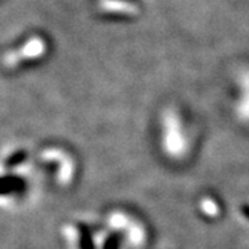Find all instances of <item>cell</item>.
Masks as SVG:
<instances>
[{
  "instance_id": "1",
  "label": "cell",
  "mask_w": 249,
  "mask_h": 249,
  "mask_svg": "<svg viewBox=\"0 0 249 249\" xmlns=\"http://www.w3.org/2000/svg\"><path fill=\"white\" fill-rule=\"evenodd\" d=\"M29 169L0 165V206L21 204L29 191Z\"/></svg>"
},
{
  "instance_id": "2",
  "label": "cell",
  "mask_w": 249,
  "mask_h": 249,
  "mask_svg": "<svg viewBox=\"0 0 249 249\" xmlns=\"http://www.w3.org/2000/svg\"><path fill=\"white\" fill-rule=\"evenodd\" d=\"M47 50L46 42L40 36H32L24 43L22 47H19L16 52H10L4 55L3 64L9 68L16 67L21 61H28V60H35L42 57Z\"/></svg>"
},
{
  "instance_id": "3",
  "label": "cell",
  "mask_w": 249,
  "mask_h": 249,
  "mask_svg": "<svg viewBox=\"0 0 249 249\" xmlns=\"http://www.w3.org/2000/svg\"><path fill=\"white\" fill-rule=\"evenodd\" d=\"M98 7L103 13L118 14V16H137L139 7L127 0H101Z\"/></svg>"
},
{
  "instance_id": "4",
  "label": "cell",
  "mask_w": 249,
  "mask_h": 249,
  "mask_svg": "<svg viewBox=\"0 0 249 249\" xmlns=\"http://www.w3.org/2000/svg\"><path fill=\"white\" fill-rule=\"evenodd\" d=\"M240 85V98L237 103V114L241 119L249 121V70H245L238 76Z\"/></svg>"
}]
</instances>
